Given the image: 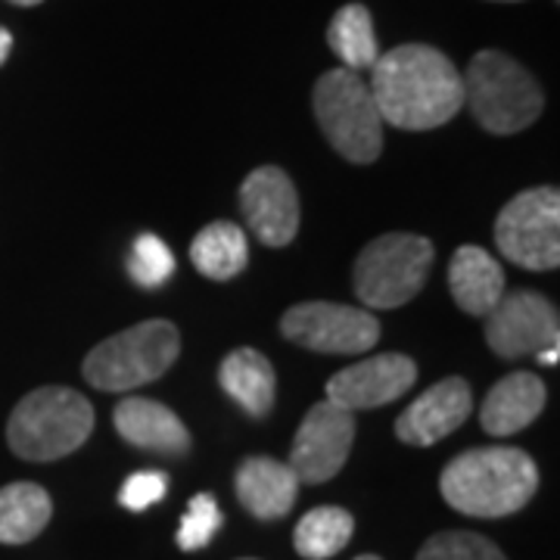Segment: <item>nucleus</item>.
Segmentation results:
<instances>
[{
  "mask_svg": "<svg viewBox=\"0 0 560 560\" xmlns=\"http://www.w3.org/2000/svg\"><path fill=\"white\" fill-rule=\"evenodd\" d=\"M221 389L241 405L249 418H268L275 408V393H278V377L271 361L261 355L259 349H234L219 368Z\"/></svg>",
  "mask_w": 560,
  "mask_h": 560,
  "instance_id": "19",
  "label": "nucleus"
},
{
  "mask_svg": "<svg viewBox=\"0 0 560 560\" xmlns=\"http://www.w3.org/2000/svg\"><path fill=\"white\" fill-rule=\"evenodd\" d=\"M327 44L340 57L342 69L364 72L381 60V44L374 32V16L364 3H346L337 10L327 28Z\"/></svg>",
  "mask_w": 560,
  "mask_h": 560,
  "instance_id": "21",
  "label": "nucleus"
},
{
  "mask_svg": "<svg viewBox=\"0 0 560 560\" xmlns=\"http://www.w3.org/2000/svg\"><path fill=\"white\" fill-rule=\"evenodd\" d=\"M249 259L246 234L234 221H212L190 243V261L200 275L212 280H231L241 275Z\"/></svg>",
  "mask_w": 560,
  "mask_h": 560,
  "instance_id": "22",
  "label": "nucleus"
},
{
  "mask_svg": "<svg viewBox=\"0 0 560 560\" xmlns=\"http://www.w3.org/2000/svg\"><path fill=\"white\" fill-rule=\"evenodd\" d=\"M486 340L501 359L539 355L560 342L558 308L536 290L504 293L486 315Z\"/></svg>",
  "mask_w": 560,
  "mask_h": 560,
  "instance_id": "10",
  "label": "nucleus"
},
{
  "mask_svg": "<svg viewBox=\"0 0 560 560\" xmlns=\"http://www.w3.org/2000/svg\"><path fill=\"white\" fill-rule=\"evenodd\" d=\"M315 119L342 160L368 165L383 153V119L368 81L352 69H330L315 84Z\"/></svg>",
  "mask_w": 560,
  "mask_h": 560,
  "instance_id": "6",
  "label": "nucleus"
},
{
  "mask_svg": "<svg viewBox=\"0 0 560 560\" xmlns=\"http://www.w3.org/2000/svg\"><path fill=\"white\" fill-rule=\"evenodd\" d=\"M371 94L383 125L401 131H430L452 121L464 106L458 66L430 44H401L371 69Z\"/></svg>",
  "mask_w": 560,
  "mask_h": 560,
  "instance_id": "1",
  "label": "nucleus"
},
{
  "mask_svg": "<svg viewBox=\"0 0 560 560\" xmlns=\"http://www.w3.org/2000/svg\"><path fill=\"white\" fill-rule=\"evenodd\" d=\"M280 334L324 355H359L381 340V320L340 302H300L280 318Z\"/></svg>",
  "mask_w": 560,
  "mask_h": 560,
  "instance_id": "9",
  "label": "nucleus"
},
{
  "mask_svg": "<svg viewBox=\"0 0 560 560\" xmlns=\"http://www.w3.org/2000/svg\"><path fill=\"white\" fill-rule=\"evenodd\" d=\"M355 560H381V558H374V555H361V558H355Z\"/></svg>",
  "mask_w": 560,
  "mask_h": 560,
  "instance_id": "31",
  "label": "nucleus"
},
{
  "mask_svg": "<svg viewBox=\"0 0 560 560\" xmlns=\"http://www.w3.org/2000/svg\"><path fill=\"white\" fill-rule=\"evenodd\" d=\"M243 219L265 246H290L300 231V194L290 175L278 165L249 172L241 187Z\"/></svg>",
  "mask_w": 560,
  "mask_h": 560,
  "instance_id": "12",
  "label": "nucleus"
},
{
  "mask_svg": "<svg viewBox=\"0 0 560 560\" xmlns=\"http://www.w3.org/2000/svg\"><path fill=\"white\" fill-rule=\"evenodd\" d=\"M116 430L125 442L162 452V455H184L190 448V433L180 418L153 399H125L116 408Z\"/></svg>",
  "mask_w": 560,
  "mask_h": 560,
  "instance_id": "18",
  "label": "nucleus"
},
{
  "mask_svg": "<svg viewBox=\"0 0 560 560\" xmlns=\"http://www.w3.org/2000/svg\"><path fill=\"white\" fill-rule=\"evenodd\" d=\"M10 3H16V7H38L44 0H10Z\"/></svg>",
  "mask_w": 560,
  "mask_h": 560,
  "instance_id": "30",
  "label": "nucleus"
},
{
  "mask_svg": "<svg viewBox=\"0 0 560 560\" xmlns=\"http://www.w3.org/2000/svg\"><path fill=\"white\" fill-rule=\"evenodd\" d=\"M460 79L464 103L489 135H517L545 109L539 81L501 50H480Z\"/></svg>",
  "mask_w": 560,
  "mask_h": 560,
  "instance_id": "4",
  "label": "nucleus"
},
{
  "mask_svg": "<svg viewBox=\"0 0 560 560\" xmlns=\"http://www.w3.org/2000/svg\"><path fill=\"white\" fill-rule=\"evenodd\" d=\"M501 256L529 271L560 265V194L555 187L523 190L495 219Z\"/></svg>",
  "mask_w": 560,
  "mask_h": 560,
  "instance_id": "8",
  "label": "nucleus"
},
{
  "mask_svg": "<svg viewBox=\"0 0 560 560\" xmlns=\"http://www.w3.org/2000/svg\"><path fill=\"white\" fill-rule=\"evenodd\" d=\"M178 355L180 334L172 320H140L88 352L84 381L103 393H131L160 381Z\"/></svg>",
  "mask_w": 560,
  "mask_h": 560,
  "instance_id": "5",
  "label": "nucleus"
},
{
  "mask_svg": "<svg viewBox=\"0 0 560 560\" xmlns=\"http://www.w3.org/2000/svg\"><path fill=\"white\" fill-rule=\"evenodd\" d=\"M221 523H224V517H221L219 501L212 499L209 492L194 495L187 514H184V521H180L178 545L184 551H200V548H206L209 541L215 539Z\"/></svg>",
  "mask_w": 560,
  "mask_h": 560,
  "instance_id": "26",
  "label": "nucleus"
},
{
  "mask_svg": "<svg viewBox=\"0 0 560 560\" xmlns=\"http://www.w3.org/2000/svg\"><path fill=\"white\" fill-rule=\"evenodd\" d=\"M470 408H474V396L467 381L445 377L401 411L396 420V436L405 445H420V448L436 445L470 418Z\"/></svg>",
  "mask_w": 560,
  "mask_h": 560,
  "instance_id": "14",
  "label": "nucleus"
},
{
  "mask_svg": "<svg viewBox=\"0 0 560 560\" xmlns=\"http://www.w3.org/2000/svg\"><path fill=\"white\" fill-rule=\"evenodd\" d=\"M536 359H539L541 364H558V359H560V349H558V346H551V349H545V352H539V355H536Z\"/></svg>",
  "mask_w": 560,
  "mask_h": 560,
  "instance_id": "29",
  "label": "nucleus"
},
{
  "mask_svg": "<svg viewBox=\"0 0 560 560\" xmlns=\"http://www.w3.org/2000/svg\"><path fill=\"white\" fill-rule=\"evenodd\" d=\"M545 383L529 371L501 377L482 399L480 423L489 436H514L539 418L545 408Z\"/></svg>",
  "mask_w": 560,
  "mask_h": 560,
  "instance_id": "15",
  "label": "nucleus"
},
{
  "mask_svg": "<svg viewBox=\"0 0 560 560\" xmlns=\"http://www.w3.org/2000/svg\"><path fill=\"white\" fill-rule=\"evenodd\" d=\"M418 381V364L401 352H383L364 359L327 381V401L340 405L346 411L381 408L405 396Z\"/></svg>",
  "mask_w": 560,
  "mask_h": 560,
  "instance_id": "13",
  "label": "nucleus"
},
{
  "mask_svg": "<svg viewBox=\"0 0 560 560\" xmlns=\"http://www.w3.org/2000/svg\"><path fill=\"white\" fill-rule=\"evenodd\" d=\"M237 499L256 521H280L293 511L300 495V480L290 464L275 458H249L237 470Z\"/></svg>",
  "mask_w": 560,
  "mask_h": 560,
  "instance_id": "16",
  "label": "nucleus"
},
{
  "mask_svg": "<svg viewBox=\"0 0 560 560\" xmlns=\"http://www.w3.org/2000/svg\"><path fill=\"white\" fill-rule=\"evenodd\" d=\"M91 430V401L66 386H40L13 408L7 442L22 460H57L81 448Z\"/></svg>",
  "mask_w": 560,
  "mask_h": 560,
  "instance_id": "3",
  "label": "nucleus"
},
{
  "mask_svg": "<svg viewBox=\"0 0 560 560\" xmlns=\"http://www.w3.org/2000/svg\"><path fill=\"white\" fill-rule=\"evenodd\" d=\"M175 256L156 234H140L128 253V275L143 290H160L175 275Z\"/></svg>",
  "mask_w": 560,
  "mask_h": 560,
  "instance_id": "24",
  "label": "nucleus"
},
{
  "mask_svg": "<svg viewBox=\"0 0 560 560\" xmlns=\"http://www.w3.org/2000/svg\"><path fill=\"white\" fill-rule=\"evenodd\" d=\"M54 501L38 482H10L0 489V545H25L44 533Z\"/></svg>",
  "mask_w": 560,
  "mask_h": 560,
  "instance_id": "20",
  "label": "nucleus"
},
{
  "mask_svg": "<svg viewBox=\"0 0 560 560\" xmlns=\"http://www.w3.org/2000/svg\"><path fill=\"white\" fill-rule=\"evenodd\" d=\"M418 560H508L499 545L477 533H440L418 551Z\"/></svg>",
  "mask_w": 560,
  "mask_h": 560,
  "instance_id": "25",
  "label": "nucleus"
},
{
  "mask_svg": "<svg viewBox=\"0 0 560 560\" xmlns=\"http://www.w3.org/2000/svg\"><path fill=\"white\" fill-rule=\"evenodd\" d=\"M10 50H13V35H10L7 28H0V66L7 62V57H10Z\"/></svg>",
  "mask_w": 560,
  "mask_h": 560,
  "instance_id": "28",
  "label": "nucleus"
},
{
  "mask_svg": "<svg viewBox=\"0 0 560 560\" xmlns=\"http://www.w3.org/2000/svg\"><path fill=\"white\" fill-rule=\"evenodd\" d=\"M352 442H355V415L334 401H318L305 415L293 440L290 470L296 474V480L308 486L334 480L342 464L349 460Z\"/></svg>",
  "mask_w": 560,
  "mask_h": 560,
  "instance_id": "11",
  "label": "nucleus"
},
{
  "mask_svg": "<svg viewBox=\"0 0 560 560\" xmlns=\"http://www.w3.org/2000/svg\"><path fill=\"white\" fill-rule=\"evenodd\" d=\"M168 492V477L162 470H138L121 486L119 501L128 511H147L150 504H160Z\"/></svg>",
  "mask_w": 560,
  "mask_h": 560,
  "instance_id": "27",
  "label": "nucleus"
},
{
  "mask_svg": "<svg viewBox=\"0 0 560 560\" xmlns=\"http://www.w3.org/2000/svg\"><path fill=\"white\" fill-rule=\"evenodd\" d=\"M433 265V243L418 234H386L355 259V296L368 308H399L423 290Z\"/></svg>",
  "mask_w": 560,
  "mask_h": 560,
  "instance_id": "7",
  "label": "nucleus"
},
{
  "mask_svg": "<svg viewBox=\"0 0 560 560\" xmlns=\"http://www.w3.org/2000/svg\"><path fill=\"white\" fill-rule=\"evenodd\" d=\"M448 287L460 312L486 318L504 296V271L492 253L474 243H464L455 249L448 265Z\"/></svg>",
  "mask_w": 560,
  "mask_h": 560,
  "instance_id": "17",
  "label": "nucleus"
},
{
  "mask_svg": "<svg viewBox=\"0 0 560 560\" xmlns=\"http://www.w3.org/2000/svg\"><path fill=\"white\" fill-rule=\"evenodd\" d=\"M442 499L467 517H508L529 504L539 489L536 460L523 448L489 445L464 452L442 470Z\"/></svg>",
  "mask_w": 560,
  "mask_h": 560,
  "instance_id": "2",
  "label": "nucleus"
},
{
  "mask_svg": "<svg viewBox=\"0 0 560 560\" xmlns=\"http://www.w3.org/2000/svg\"><path fill=\"white\" fill-rule=\"evenodd\" d=\"M501 3H517V0H501Z\"/></svg>",
  "mask_w": 560,
  "mask_h": 560,
  "instance_id": "32",
  "label": "nucleus"
},
{
  "mask_svg": "<svg viewBox=\"0 0 560 560\" xmlns=\"http://www.w3.org/2000/svg\"><path fill=\"white\" fill-rule=\"evenodd\" d=\"M355 533V521L349 511L342 508H315L308 511L300 523H296V533H293V545L300 551V558L305 560H327L334 555H340L342 548L349 545Z\"/></svg>",
  "mask_w": 560,
  "mask_h": 560,
  "instance_id": "23",
  "label": "nucleus"
}]
</instances>
